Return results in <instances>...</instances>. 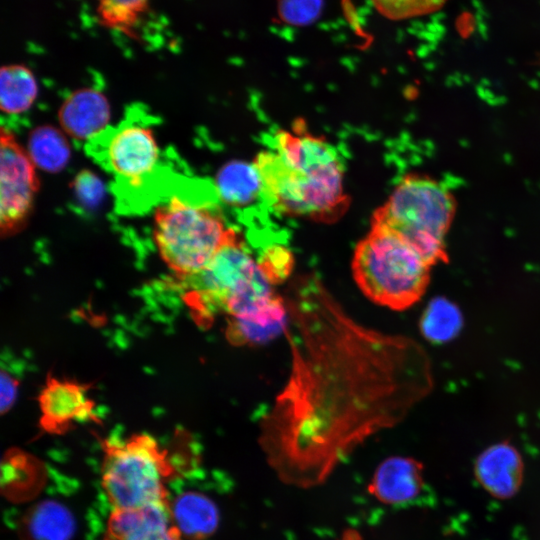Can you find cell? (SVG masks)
Instances as JSON below:
<instances>
[{"label":"cell","instance_id":"1","mask_svg":"<svg viewBox=\"0 0 540 540\" xmlns=\"http://www.w3.org/2000/svg\"><path fill=\"white\" fill-rule=\"evenodd\" d=\"M284 300L291 369L259 444L281 480L309 487L399 423L430 392L432 370L417 342L360 324L314 274L295 279Z\"/></svg>","mask_w":540,"mask_h":540},{"label":"cell","instance_id":"2","mask_svg":"<svg viewBox=\"0 0 540 540\" xmlns=\"http://www.w3.org/2000/svg\"><path fill=\"white\" fill-rule=\"evenodd\" d=\"M253 163L262 196L282 216L329 224L350 207L337 149L312 133L302 118L277 131L273 148L258 153Z\"/></svg>","mask_w":540,"mask_h":540},{"label":"cell","instance_id":"3","mask_svg":"<svg viewBox=\"0 0 540 540\" xmlns=\"http://www.w3.org/2000/svg\"><path fill=\"white\" fill-rule=\"evenodd\" d=\"M87 153L114 178L122 212H142L160 202L173 186L166 183L162 152L151 122L129 111L117 126L85 144Z\"/></svg>","mask_w":540,"mask_h":540},{"label":"cell","instance_id":"4","mask_svg":"<svg viewBox=\"0 0 540 540\" xmlns=\"http://www.w3.org/2000/svg\"><path fill=\"white\" fill-rule=\"evenodd\" d=\"M235 231L212 201L184 182L175 184L153 211V241L177 278L203 270Z\"/></svg>","mask_w":540,"mask_h":540},{"label":"cell","instance_id":"5","mask_svg":"<svg viewBox=\"0 0 540 540\" xmlns=\"http://www.w3.org/2000/svg\"><path fill=\"white\" fill-rule=\"evenodd\" d=\"M177 279L186 303L202 325L212 323L218 313L234 317L256 311L277 296L238 231L203 270Z\"/></svg>","mask_w":540,"mask_h":540},{"label":"cell","instance_id":"6","mask_svg":"<svg viewBox=\"0 0 540 540\" xmlns=\"http://www.w3.org/2000/svg\"><path fill=\"white\" fill-rule=\"evenodd\" d=\"M432 265L408 242L393 232L370 225L352 257L354 280L373 302L403 310L425 292Z\"/></svg>","mask_w":540,"mask_h":540},{"label":"cell","instance_id":"7","mask_svg":"<svg viewBox=\"0 0 540 540\" xmlns=\"http://www.w3.org/2000/svg\"><path fill=\"white\" fill-rule=\"evenodd\" d=\"M455 213V200L439 181L407 174L371 217L413 246L432 266L447 259L445 236Z\"/></svg>","mask_w":540,"mask_h":540},{"label":"cell","instance_id":"8","mask_svg":"<svg viewBox=\"0 0 540 540\" xmlns=\"http://www.w3.org/2000/svg\"><path fill=\"white\" fill-rule=\"evenodd\" d=\"M101 486L112 509L169 503L166 484L175 476L169 452L146 433L104 439Z\"/></svg>","mask_w":540,"mask_h":540},{"label":"cell","instance_id":"9","mask_svg":"<svg viewBox=\"0 0 540 540\" xmlns=\"http://www.w3.org/2000/svg\"><path fill=\"white\" fill-rule=\"evenodd\" d=\"M0 155V230L5 237L24 228L32 212L39 179L27 150L4 127L0 133Z\"/></svg>","mask_w":540,"mask_h":540},{"label":"cell","instance_id":"10","mask_svg":"<svg viewBox=\"0 0 540 540\" xmlns=\"http://www.w3.org/2000/svg\"><path fill=\"white\" fill-rule=\"evenodd\" d=\"M90 389V384L48 374L38 396L40 428L61 435L76 423L98 421L96 404L88 395Z\"/></svg>","mask_w":540,"mask_h":540},{"label":"cell","instance_id":"11","mask_svg":"<svg viewBox=\"0 0 540 540\" xmlns=\"http://www.w3.org/2000/svg\"><path fill=\"white\" fill-rule=\"evenodd\" d=\"M103 540H184L169 503L133 509H112Z\"/></svg>","mask_w":540,"mask_h":540},{"label":"cell","instance_id":"12","mask_svg":"<svg viewBox=\"0 0 540 540\" xmlns=\"http://www.w3.org/2000/svg\"><path fill=\"white\" fill-rule=\"evenodd\" d=\"M474 473L490 495L504 500L518 493L524 478V463L517 448L503 441L490 445L478 455Z\"/></svg>","mask_w":540,"mask_h":540},{"label":"cell","instance_id":"13","mask_svg":"<svg viewBox=\"0 0 540 540\" xmlns=\"http://www.w3.org/2000/svg\"><path fill=\"white\" fill-rule=\"evenodd\" d=\"M110 105L105 95L94 88L70 93L58 111L63 132L76 141L89 142L109 126Z\"/></svg>","mask_w":540,"mask_h":540},{"label":"cell","instance_id":"14","mask_svg":"<svg viewBox=\"0 0 540 540\" xmlns=\"http://www.w3.org/2000/svg\"><path fill=\"white\" fill-rule=\"evenodd\" d=\"M424 486L423 465L404 456L382 461L372 477L371 493L387 505H401L415 500Z\"/></svg>","mask_w":540,"mask_h":540},{"label":"cell","instance_id":"15","mask_svg":"<svg viewBox=\"0 0 540 540\" xmlns=\"http://www.w3.org/2000/svg\"><path fill=\"white\" fill-rule=\"evenodd\" d=\"M225 335L236 346L268 342L286 331L288 311L284 298L278 296L255 312L227 318Z\"/></svg>","mask_w":540,"mask_h":540},{"label":"cell","instance_id":"16","mask_svg":"<svg viewBox=\"0 0 540 540\" xmlns=\"http://www.w3.org/2000/svg\"><path fill=\"white\" fill-rule=\"evenodd\" d=\"M173 521L183 537L204 540L218 528L220 514L216 503L198 491L180 493L170 500Z\"/></svg>","mask_w":540,"mask_h":540},{"label":"cell","instance_id":"17","mask_svg":"<svg viewBox=\"0 0 540 540\" xmlns=\"http://www.w3.org/2000/svg\"><path fill=\"white\" fill-rule=\"evenodd\" d=\"M75 531L72 513L56 501H44L25 516L26 540H71Z\"/></svg>","mask_w":540,"mask_h":540},{"label":"cell","instance_id":"18","mask_svg":"<svg viewBox=\"0 0 540 540\" xmlns=\"http://www.w3.org/2000/svg\"><path fill=\"white\" fill-rule=\"evenodd\" d=\"M216 195L231 206L250 204L261 194V181L254 163L231 161L215 178Z\"/></svg>","mask_w":540,"mask_h":540},{"label":"cell","instance_id":"19","mask_svg":"<svg viewBox=\"0 0 540 540\" xmlns=\"http://www.w3.org/2000/svg\"><path fill=\"white\" fill-rule=\"evenodd\" d=\"M38 94L32 71L20 64L3 66L0 72V108L3 113L16 115L26 112Z\"/></svg>","mask_w":540,"mask_h":540},{"label":"cell","instance_id":"20","mask_svg":"<svg viewBox=\"0 0 540 540\" xmlns=\"http://www.w3.org/2000/svg\"><path fill=\"white\" fill-rule=\"evenodd\" d=\"M27 152L36 167L51 173L63 170L71 156L64 133L51 125H41L31 131Z\"/></svg>","mask_w":540,"mask_h":540},{"label":"cell","instance_id":"21","mask_svg":"<svg viewBox=\"0 0 540 540\" xmlns=\"http://www.w3.org/2000/svg\"><path fill=\"white\" fill-rule=\"evenodd\" d=\"M463 315L458 306L444 297L432 299L420 319L423 337L436 344L453 340L461 331Z\"/></svg>","mask_w":540,"mask_h":540},{"label":"cell","instance_id":"22","mask_svg":"<svg viewBox=\"0 0 540 540\" xmlns=\"http://www.w3.org/2000/svg\"><path fill=\"white\" fill-rule=\"evenodd\" d=\"M97 11L104 25L129 29L146 9L149 0H96Z\"/></svg>","mask_w":540,"mask_h":540},{"label":"cell","instance_id":"23","mask_svg":"<svg viewBox=\"0 0 540 540\" xmlns=\"http://www.w3.org/2000/svg\"><path fill=\"white\" fill-rule=\"evenodd\" d=\"M374 6L386 18L403 20L439 10L445 0H372Z\"/></svg>","mask_w":540,"mask_h":540},{"label":"cell","instance_id":"24","mask_svg":"<svg viewBox=\"0 0 540 540\" xmlns=\"http://www.w3.org/2000/svg\"><path fill=\"white\" fill-rule=\"evenodd\" d=\"M257 260L261 270L273 285L285 281L294 266L292 253L281 245L267 247Z\"/></svg>","mask_w":540,"mask_h":540},{"label":"cell","instance_id":"25","mask_svg":"<svg viewBox=\"0 0 540 540\" xmlns=\"http://www.w3.org/2000/svg\"><path fill=\"white\" fill-rule=\"evenodd\" d=\"M279 15L289 24L303 26L316 20L323 6V0H279Z\"/></svg>","mask_w":540,"mask_h":540},{"label":"cell","instance_id":"26","mask_svg":"<svg viewBox=\"0 0 540 540\" xmlns=\"http://www.w3.org/2000/svg\"><path fill=\"white\" fill-rule=\"evenodd\" d=\"M73 189L79 202L87 207H94L103 196L101 181L89 171H82L76 176Z\"/></svg>","mask_w":540,"mask_h":540},{"label":"cell","instance_id":"27","mask_svg":"<svg viewBox=\"0 0 540 540\" xmlns=\"http://www.w3.org/2000/svg\"><path fill=\"white\" fill-rule=\"evenodd\" d=\"M19 382L6 371L1 372V412H8L15 404Z\"/></svg>","mask_w":540,"mask_h":540}]
</instances>
